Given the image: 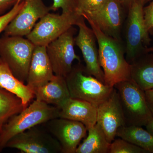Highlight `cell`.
Returning <instances> with one entry per match:
<instances>
[{
	"label": "cell",
	"instance_id": "1",
	"mask_svg": "<svg viewBox=\"0 0 153 153\" xmlns=\"http://www.w3.org/2000/svg\"><path fill=\"white\" fill-rule=\"evenodd\" d=\"M87 21L95 34L98 45L99 60L103 71L105 83L113 88L131 79V65L126 60L123 43L102 33L92 20Z\"/></svg>",
	"mask_w": 153,
	"mask_h": 153
},
{
	"label": "cell",
	"instance_id": "2",
	"mask_svg": "<svg viewBox=\"0 0 153 153\" xmlns=\"http://www.w3.org/2000/svg\"><path fill=\"white\" fill-rule=\"evenodd\" d=\"M59 117V108L36 99L3 126L0 133V152L6 148L9 141L18 134Z\"/></svg>",
	"mask_w": 153,
	"mask_h": 153
},
{
	"label": "cell",
	"instance_id": "3",
	"mask_svg": "<svg viewBox=\"0 0 153 153\" xmlns=\"http://www.w3.org/2000/svg\"><path fill=\"white\" fill-rule=\"evenodd\" d=\"M143 0L134 3L129 9L124 25V41L126 60L130 64L143 55L153 52L150 35L145 28Z\"/></svg>",
	"mask_w": 153,
	"mask_h": 153
},
{
	"label": "cell",
	"instance_id": "4",
	"mask_svg": "<svg viewBox=\"0 0 153 153\" xmlns=\"http://www.w3.org/2000/svg\"><path fill=\"white\" fill-rule=\"evenodd\" d=\"M65 78L70 97L88 102L97 107L109 97L114 88L89 74L80 62L73 66Z\"/></svg>",
	"mask_w": 153,
	"mask_h": 153
},
{
	"label": "cell",
	"instance_id": "5",
	"mask_svg": "<svg viewBox=\"0 0 153 153\" xmlns=\"http://www.w3.org/2000/svg\"><path fill=\"white\" fill-rule=\"evenodd\" d=\"M119 97L125 125L143 126L153 117L145 91L130 79L115 85Z\"/></svg>",
	"mask_w": 153,
	"mask_h": 153
},
{
	"label": "cell",
	"instance_id": "6",
	"mask_svg": "<svg viewBox=\"0 0 153 153\" xmlns=\"http://www.w3.org/2000/svg\"><path fill=\"white\" fill-rule=\"evenodd\" d=\"M35 46L24 37L4 35L0 38V58L14 75L25 83Z\"/></svg>",
	"mask_w": 153,
	"mask_h": 153
},
{
	"label": "cell",
	"instance_id": "7",
	"mask_svg": "<svg viewBox=\"0 0 153 153\" xmlns=\"http://www.w3.org/2000/svg\"><path fill=\"white\" fill-rule=\"evenodd\" d=\"M82 16L78 13L46 14L26 36L35 46L46 47L71 27L76 26Z\"/></svg>",
	"mask_w": 153,
	"mask_h": 153
},
{
	"label": "cell",
	"instance_id": "8",
	"mask_svg": "<svg viewBox=\"0 0 153 153\" xmlns=\"http://www.w3.org/2000/svg\"><path fill=\"white\" fill-rule=\"evenodd\" d=\"M76 31L73 26L46 46L55 75L66 77L72 70L74 60L80 62V57L76 55L74 49Z\"/></svg>",
	"mask_w": 153,
	"mask_h": 153
},
{
	"label": "cell",
	"instance_id": "9",
	"mask_svg": "<svg viewBox=\"0 0 153 153\" xmlns=\"http://www.w3.org/2000/svg\"><path fill=\"white\" fill-rule=\"evenodd\" d=\"M6 148L17 149L25 153H61L58 141L48 131L38 126L13 137Z\"/></svg>",
	"mask_w": 153,
	"mask_h": 153
},
{
	"label": "cell",
	"instance_id": "10",
	"mask_svg": "<svg viewBox=\"0 0 153 153\" xmlns=\"http://www.w3.org/2000/svg\"><path fill=\"white\" fill-rule=\"evenodd\" d=\"M128 12L118 0H107L99 10L82 16L92 20L107 36L123 42V30Z\"/></svg>",
	"mask_w": 153,
	"mask_h": 153
},
{
	"label": "cell",
	"instance_id": "11",
	"mask_svg": "<svg viewBox=\"0 0 153 153\" xmlns=\"http://www.w3.org/2000/svg\"><path fill=\"white\" fill-rule=\"evenodd\" d=\"M45 124L47 130L60 144L62 153H75L88 131L81 123L62 118L53 119Z\"/></svg>",
	"mask_w": 153,
	"mask_h": 153
},
{
	"label": "cell",
	"instance_id": "12",
	"mask_svg": "<svg viewBox=\"0 0 153 153\" xmlns=\"http://www.w3.org/2000/svg\"><path fill=\"white\" fill-rule=\"evenodd\" d=\"M25 4L4 31V35L25 37L36 23L51 11L43 0H24Z\"/></svg>",
	"mask_w": 153,
	"mask_h": 153
},
{
	"label": "cell",
	"instance_id": "13",
	"mask_svg": "<svg viewBox=\"0 0 153 153\" xmlns=\"http://www.w3.org/2000/svg\"><path fill=\"white\" fill-rule=\"evenodd\" d=\"M76 26L79 30L75 37V44L82 52L86 71L105 83L104 73L99 60L98 44L95 34L92 29L86 25L82 16Z\"/></svg>",
	"mask_w": 153,
	"mask_h": 153
},
{
	"label": "cell",
	"instance_id": "14",
	"mask_svg": "<svg viewBox=\"0 0 153 153\" xmlns=\"http://www.w3.org/2000/svg\"><path fill=\"white\" fill-rule=\"evenodd\" d=\"M97 124L110 143L115 139L118 129L126 125L119 97L114 87L109 97L97 107Z\"/></svg>",
	"mask_w": 153,
	"mask_h": 153
},
{
	"label": "cell",
	"instance_id": "15",
	"mask_svg": "<svg viewBox=\"0 0 153 153\" xmlns=\"http://www.w3.org/2000/svg\"><path fill=\"white\" fill-rule=\"evenodd\" d=\"M54 75L46 47L35 46L29 67L27 85L33 90L49 82Z\"/></svg>",
	"mask_w": 153,
	"mask_h": 153
},
{
	"label": "cell",
	"instance_id": "16",
	"mask_svg": "<svg viewBox=\"0 0 153 153\" xmlns=\"http://www.w3.org/2000/svg\"><path fill=\"white\" fill-rule=\"evenodd\" d=\"M59 109V117L81 123L87 130L97 123V106L88 102L70 97Z\"/></svg>",
	"mask_w": 153,
	"mask_h": 153
},
{
	"label": "cell",
	"instance_id": "17",
	"mask_svg": "<svg viewBox=\"0 0 153 153\" xmlns=\"http://www.w3.org/2000/svg\"><path fill=\"white\" fill-rule=\"evenodd\" d=\"M33 91L36 99L58 108L71 97L65 77L55 74L49 82Z\"/></svg>",
	"mask_w": 153,
	"mask_h": 153
},
{
	"label": "cell",
	"instance_id": "18",
	"mask_svg": "<svg viewBox=\"0 0 153 153\" xmlns=\"http://www.w3.org/2000/svg\"><path fill=\"white\" fill-rule=\"evenodd\" d=\"M0 87L13 94L22 100L25 108L35 97L33 91L16 77L0 58Z\"/></svg>",
	"mask_w": 153,
	"mask_h": 153
},
{
	"label": "cell",
	"instance_id": "19",
	"mask_svg": "<svg viewBox=\"0 0 153 153\" xmlns=\"http://www.w3.org/2000/svg\"><path fill=\"white\" fill-rule=\"evenodd\" d=\"M131 65V79L144 91L153 88V54L141 56Z\"/></svg>",
	"mask_w": 153,
	"mask_h": 153
},
{
	"label": "cell",
	"instance_id": "20",
	"mask_svg": "<svg viewBox=\"0 0 153 153\" xmlns=\"http://www.w3.org/2000/svg\"><path fill=\"white\" fill-rule=\"evenodd\" d=\"M117 136L143 149L148 153H153V135L142 126H123L118 130Z\"/></svg>",
	"mask_w": 153,
	"mask_h": 153
},
{
	"label": "cell",
	"instance_id": "21",
	"mask_svg": "<svg viewBox=\"0 0 153 153\" xmlns=\"http://www.w3.org/2000/svg\"><path fill=\"white\" fill-rule=\"evenodd\" d=\"M88 135L77 147L75 153H108L110 143L97 124L88 129Z\"/></svg>",
	"mask_w": 153,
	"mask_h": 153
},
{
	"label": "cell",
	"instance_id": "22",
	"mask_svg": "<svg viewBox=\"0 0 153 153\" xmlns=\"http://www.w3.org/2000/svg\"><path fill=\"white\" fill-rule=\"evenodd\" d=\"M25 108L19 97L0 87V133L3 126L11 117Z\"/></svg>",
	"mask_w": 153,
	"mask_h": 153
},
{
	"label": "cell",
	"instance_id": "23",
	"mask_svg": "<svg viewBox=\"0 0 153 153\" xmlns=\"http://www.w3.org/2000/svg\"><path fill=\"white\" fill-rule=\"evenodd\" d=\"M108 153H148L143 149L120 138L111 143Z\"/></svg>",
	"mask_w": 153,
	"mask_h": 153
},
{
	"label": "cell",
	"instance_id": "24",
	"mask_svg": "<svg viewBox=\"0 0 153 153\" xmlns=\"http://www.w3.org/2000/svg\"><path fill=\"white\" fill-rule=\"evenodd\" d=\"M107 0H79L78 13L91 15L99 10Z\"/></svg>",
	"mask_w": 153,
	"mask_h": 153
},
{
	"label": "cell",
	"instance_id": "25",
	"mask_svg": "<svg viewBox=\"0 0 153 153\" xmlns=\"http://www.w3.org/2000/svg\"><path fill=\"white\" fill-rule=\"evenodd\" d=\"M53 3L50 6L51 10L56 11L62 10L63 13H78L79 0H52Z\"/></svg>",
	"mask_w": 153,
	"mask_h": 153
},
{
	"label": "cell",
	"instance_id": "26",
	"mask_svg": "<svg viewBox=\"0 0 153 153\" xmlns=\"http://www.w3.org/2000/svg\"><path fill=\"white\" fill-rule=\"evenodd\" d=\"M24 4V0H18L15 5L8 12L0 16V34L4 32L7 26L22 9Z\"/></svg>",
	"mask_w": 153,
	"mask_h": 153
},
{
	"label": "cell",
	"instance_id": "27",
	"mask_svg": "<svg viewBox=\"0 0 153 153\" xmlns=\"http://www.w3.org/2000/svg\"><path fill=\"white\" fill-rule=\"evenodd\" d=\"M144 22L145 28L149 35H153V0L143 7Z\"/></svg>",
	"mask_w": 153,
	"mask_h": 153
},
{
	"label": "cell",
	"instance_id": "28",
	"mask_svg": "<svg viewBox=\"0 0 153 153\" xmlns=\"http://www.w3.org/2000/svg\"><path fill=\"white\" fill-rule=\"evenodd\" d=\"M18 0H0V16L13 7Z\"/></svg>",
	"mask_w": 153,
	"mask_h": 153
},
{
	"label": "cell",
	"instance_id": "29",
	"mask_svg": "<svg viewBox=\"0 0 153 153\" xmlns=\"http://www.w3.org/2000/svg\"><path fill=\"white\" fill-rule=\"evenodd\" d=\"M146 100L153 117V88L145 91Z\"/></svg>",
	"mask_w": 153,
	"mask_h": 153
},
{
	"label": "cell",
	"instance_id": "30",
	"mask_svg": "<svg viewBox=\"0 0 153 153\" xmlns=\"http://www.w3.org/2000/svg\"><path fill=\"white\" fill-rule=\"evenodd\" d=\"M118 1L122 4L125 8L128 11L129 9L132 6L134 3L139 0H118Z\"/></svg>",
	"mask_w": 153,
	"mask_h": 153
},
{
	"label": "cell",
	"instance_id": "31",
	"mask_svg": "<svg viewBox=\"0 0 153 153\" xmlns=\"http://www.w3.org/2000/svg\"><path fill=\"white\" fill-rule=\"evenodd\" d=\"M147 130L151 133L153 135V117L146 126Z\"/></svg>",
	"mask_w": 153,
	"mask_h": 153
},
{
	"label": "cell",
	"instance_id": "32",
	"mask_svg": "<svg viewBox=\"0 0 153 153\" xmlns=\"http://www.w3.org/2000/svg\"><path fill=\"white\" fill-rule=\"evenodd\" d=\"M152 1V0H144V4H146V3L150 1Z\"/></svg>",
	"mask_w": 153,
	"mask_h": 153
},
{
	"label": "cell",
	"instance_id": "33",
	"mask_svg": "<svg viewBox=\"0 0 153 153\" xmlns=\"http://www.w3.org/2000/svg\"><path fill=\"white\" fill-rule=\"evenodd\" d=\"M143 1L144 3V0H143Z\"/></svg>",
	"mask_w": 153,
	"mask_h": 153
}]
</instances>
